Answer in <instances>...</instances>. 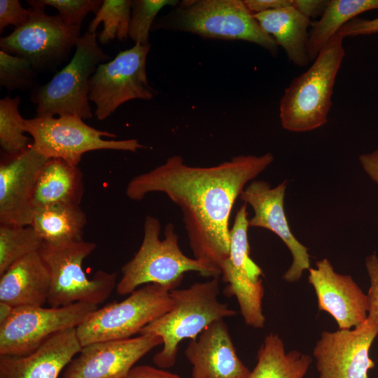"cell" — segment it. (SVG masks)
<instances>
[{
	"mask_svg": "<svg viewBox=\"0 0 378 378\" xmlns=\"http://www.w3.org/2000/svg\"><path fill=\"white\" fill-rule=\"evenodd\" d=\"M358 160L365 172L378 184V149L360 155Z\"/></svg>",
	"mask_w": 378,
	"mask_h": 378,
	"instance_id": "f35d334b",
	"label": "cell"
},
{
	"mask_svg": "<svg viewBox=\"0 0 378 378\" xmlns=\"http://www.w3.org/2000/svg\"><path fill=\"white\" fill-rule=\"evenodd\" d=\"M160 344V337L145 334L85 345L60 378H124L139 359Z\"/></svg>",
	"mask_w": 378,
	"mask_h": 378,
	"instance_id": "9a60e30c",
	"label": "cell"
},
{
	"mask_svg": "<svg viewBox=\"0 0 378 378\" xmlns=\"http://www.w3.org/2000/svg\"><path fill=\"white\" fill-rule=\"evenodd\" d=\"M19 96H6L0 99V146L8 155H15L25 150L29 139L24 133V119L19 111Z\"/></svg>",
	"mask_w": 378,
	"mask_h": 378,
	"instance_id": "f1b7e54d",
	"label": "cell"
},
{
	"mask_svg": "<svg viewBox=\"0 0 378 378\" xmlns=\"http://www.w3.org/2000/svg\"><path fill=\"white\" fill-rule=\"evenodd\" d=\"M150 47L135 43L98 65L89 80V100L95 105L94 115L99 120L106 119L130 100H149L157 94L146 76Z\"/></svg>",
	"mask_w": 378,
	"mask_h": 378,
	"instance_id": "8fae6325",
	"label": "cell"
},
{
	"mask_svg": "<svg viewBox=\"0 0 378 378\" xmlns=\"http://www.w3.org/2000/svg\"><path fill=\"white\" fill-rule=\"evenodd\" d=\"M0 276V302L13 308L47 302L50 276L39 252L18 260Z\"/></svg>",
	"mask_w": 378,
	"mask_h": 378,
	"instance_id": "ffe728a7",
	"label": "cell"
},
{
	"mask_svg": "<svg viewBox=\"0 0 378 378\" xmlns=\"http://www.w3.org/2000/svg\"><path fill=\"white\" fill-rule=\"evenodd\" d=\"M81 348L76 328L62 330L29 354L0 356V378H59Z\"/></svg>",
	"mask_w": 378,
	"mask_h": 378,
	"instance_id": "d6986e66",
	"label": "cell"
},
{
	"mask_svg": "<svg viewBox=\"0 0 378 378\" xmlns=\"http://www.w3.org/2000/svg\"><path fill=\"white\" fill-rule=\"evenodd\" d=\"M246 204L237 210L233 225L230 230L229 258L223 265L221 272L249 282L262 281L261 269L250 258L248 240V219Z\"/></svg>",
	"mask_w": 378,
	"mask_h": 378,
	"instance_id": "484cf974",
	"label": "cell"
},
{
	"mask_svg": "<svg viewBox=\"0 0 378 378\" xmlns=\"http://www.w3.org/2000/svg\"><path fill=\"white\" fill-rule=\"evenodd\" d=\"M378 323L370 318L351 329L323 331L313 355L318 378H368L374 366L370 357Z\"/></svg>",
	"mask_w": 378,
	"mask_h": 378,
	"instance_id": "4fadbf2b",
	"label": "cell"
},
{
	"mask_svg": "<svg viewBox=\"0 0 378 378\" xmlns=\"http://www.w3.org/2000/svg\"><path fill=\"white\" fill-rule=\"evenodd\" d=\"M174 302L170 290L157 284L136 289L125 300L97 308L76 328L81 346L130 338L169 312Z\"/></svg>",
	"mask_w": 378,
	"mask_h": 378,
	"instance_id": "ba28073f",
	"label": "cell"
},
{
	"mask_svg": "<svg viewBox=\"0 0 378 378\" xmlns=\"http://www.w3.org/2000/svg\"><path fill=\"white\" fill-rule=\"evenodd\" d=\"M329 1L293 0V6L309 18L322 15Z\"/></svg>",
	"mask_w": 378,
	"mask_h": 378,
	"instance_id": "8d00e7d4",
	"label": "cell"
},
{
	"mask_svg": "<svg viewBox=\"0 0 378 378\" xmlns=\"http://www.w3.org/2000/svg\"><path fill=\"white\" fill-rule=\"evenodd\" d=\"M97 308L81 302L59 307L13 308L0 323V356L29 354L57 332L76 328Z\"/></svg>",
	"mask_w": 378,
	"mask_h": 378,
	"instance_id": "7c38bea8",
	"label": "cell"
},
{
	"mask_svg": "<svg viewBox=\"0 0 378 378\" xmlns=\"http://www.w3.org/2000/svg\"><path fill=\"white\" fill-rule=\"evenodd\" d=\"M36 71L26 59L0 51V85L8 92L32 90L37 84Z\"/></svg>",
	"mask_w": 378,
	"mask_h": 378,
	"instance_id": "4dcf8cb0",
	"label": "cell"
},
{
	"mask_svg": "<svg viewBox=\"0 0 378 378\" xmlns=\"http://www.w3.org/2000/svg\"><path fill=\"white\" fill-rule=\"evenodd\" d=\"M43 240L31 225L0 226V275L23 257L39 252Z\"/></svg>",
	"mask_w": 378,
	"mask_h": 378,
	"instance_id": "4316f807",
	"label": "cell"
},
{
	"mask_svg": "<svg viewBox=\"0 0 378 378\" xmlns=\"http://www.w3.org/2000/svg\"><path fill=\"white\" fill-rule=\"evenodd\" d=\"M262 29L285 50L295 65L309 62L307 53L308 28L311 19L293 6L254 14Z\"/></svg>",
	"mask_w": 378,
	"mask_h": 378,
	"instance_id": "44dd1931",
	"label": "cell"
},
{
	"mask_svg": "<svg viewBox=\"0 0 378 378\" xmlns=\"http://www.w3.org/2000/svg\"><path fill=\"white\" fill-rule=\"evenodd\" d=\"M96 247L95 243L84 240L43 244L39 253L50 276L47 301L50 307L80 302L98 305L108 299L116 286L117 274L99 270L88 278L83 269L84 260Z\"/></svg>",
	"mask_w": 378,
	"mask_h": 378,
	"instance_id": "52a82bcc",
	"label": "cell"
},
{
	"mask_svg": "<svg viewBox=\"0 0 378 378\" xmlns=\"http://www.w3.org/2000/svg\"><path fill=\"white\" fill-rule=\"evenodd\" d=\"M0 323L4 322L10 315L13 307L7 304L0 302Z\"/></svg>",
	"mask_w": 378,
	"mask_h": 378,
	"instance_id": "ab89813d",
	"label": "cell"
},
{
	"mask_svg": "<svg viewBox=\"0 0 378 378\" xmlns=\"http://www.w3.org/2000/svg\"><path fill=\"white\" fill-rule=\"evenodd\" d=\"M370 286L368 296V318L378 323V257L375 253L365 259Z\"/></svg>",
	"mask_w": 378,
	"mask_h": 378,
	"instance_id": "836d02e7",
	"label": "cell"
},
{
	"mask_svg": "<svg viewBox=\"0 0 378 378\" xmlns=\"http://www.w3.org/2000/svg\"><path fill=\"white\" fill-rule=\"evenodd\" d=\"M48 158L31 145L15 155H8L0 165V223L30 225L34 214L32 205L36 181Z\"/></svg>",
	"mask_w": 378,
	"mask_h": 378,
	"instance_id": "2e32d148",
	"label": "cell"
},
{
	"mask_svg": "<svg viewBox=\"0 0 378 378\" xmlns=\"http://www.w3.org/2000/svg\"><path fill=\"white\" fill-rule=\"evenodd\" d=\"M178 3L179 1L176 0L132 1L129 37L135 43L143 46L150 44L149 33L158 13L164 6L174 7Z\"/></svg>",
	"mask_w": 378,
	"mask_h": 378,
	"instance_id": "f546056e",
	"label": "cell"
},
{
	"mask_svg": "<svg viewBox=\"0 0 378 378\" xmlns=\"http://www.w3.org/2000/svg\"><path fill=\"white\" fill-rule=\"evenodd\" d=\"M219 278L197 282L183 289L170 290L172 308L139 332L160 337L162 349L153 358L160 368L173 366L178 345L185 339L195 340L210 324L236 314L218 299Z\"/></svg>",
	"mask_w": 378,
	"mask_h": 378,
	"instance_id": "7a4b0ae2",
	"label": "cell"
},
{
	"mask_svg": "<svg viewBox=\"0 0 378 378\" xmlns=\"http://www.w3.org/2000/svg\"><path fill=\"white\" fill-rule=\"evenodd\" d=\"M274 160L270 153L239 155L218 165H188L181 155L169 157L128 183L125 194L140 201L162 192L179 207L195 259L221 276L229 258V220L234 204L248 183Z\"/></svg>",
	"mask_w": 378,
	"mask_h": 378,
	"instance_id": "6da1fadb",
	"label": "cell"
},
{
	"mask_svg": "<svg viewBox=\"0 0 378 378\" xmlns=\"http://www.w3.org/2000/svg\"><path fill=\"white\" fill-rule=\"evenodd\" d=\"M287 187L285 180L272 188L262 180H253L245 187L239 198L249 204L254 212L248 220L249 227H261L276 234L286 245L293 257L290 267L283 275L287 282L298 281L304 270L310 268L308 248L293 234L284 211Z\"/></svg>",
	"mask_w": 378,
	"mask_h": 378,
	"instance_id": "5bb4252c",
	"label": "cell"
},
{
	"mask_svg": "<svg viewBox=\"0 0 378 378\" xmlns=\"http://www.w3.org/2000/svg\"><path fill=\"white\" fill-rule=\"evenodd\" d=\"M186 31L204 38L253 43L276 55L278 45L241 0H184L158 18L151 30Z\"/></svg>",
	"mask_w": 378,
	"mask_h": 378,
	"instance_id": "3957f363",
	"label": "cell"
},
{
	"mask_svg": "<svg viewBox=\"0 0 378 378\" xmlns=\"http://www.w3.org/2000/svg\"><path fill=\"white\" fill-rule=\"evenodd\" d=\"M132 1L104 0L94 18L90 22L87 31L96 33L101 22L103 29L97 36L101 44H107L114 38L124 41L129 37Z\"/></svg>",
	"mask_w": 378,
	"mask_h": 378,
	"instance_id": "83f0119b",
	"label": "cell"
},
{
	"mask_svg": "<svg viewBox=\"0 0 378 378\" xmlns=\"http://www.w3.org/2000/svg\"><path fill=\"white\" fill-rule=\"evenodd\" d=\"M161 224L154 216H147L144 223L141 246L122 268V276L116 284V292L130 294L141 285L157 284L169 290L176 289L184 274L194 271L211 278H219L195 258L186 255L180 248L174 225L169 223L164 229V238H160Z\"/></svg>",
	"mask_w": 378,
	"mask_h": 378,
	"instance_id": "277c9868",
	"label": "cell"
},
{
	"mask_svg": "<svg viewBox=\"0 0 378 378\" xmlns=\"http://www.w3.org/2000/svg\"><path fill=\"white\" fill-rule=\"evenodd\" d=\"M30 17L29 9L23 8L18 0L0 1V33L9 25L16 28L21 27Z\"/></svg>",
	"mask_w": 378,
	"mask_h": 378,
	"instance_id": "d6a6232c",
	"label": "cell"
},
{
	"mask_svg": "<svg viewBox=\"0 0 378 378\" xmlns=\"http://www.w3.org/2000/svg\"><path fill=\"white\" fill-rule=\"evenodd\" d=\"M378 10V0H332L309 34L307 53L314 60L328 41L350 20L362 13Z\"/></svg>",
	"mask_w": 378,
	"mask_h": 378,
	"instance_id": "d4e9b609",
	"label": "cell"
},
{
	"mask_svg": "<svg viewBox=\"0 0 378 378\" xmlns=\"http://www.w3.org/2000/svg\"><path fill=\"white\" fill-rule=\"evenodd\" d=\"M29 6V20L1 37V50L26 59L36 72L52 71L69 57L81 36V27L66 24L59 15L46 14L45 6Z\"/></svg>",
	"mask_w": 378,
	"mask_h": 378,
	"instance_id": "30bf717a",
	"label": "cell"
},
{
	"mask_svg": "<svg viewBox=\"0 0 378 378\" xmlns=\"http://www.w3.org/2000/svg\"><path fill=\"white\" fill-rule=\"evenodd\" d=\"M343 38L335 34L307 71L294 78L279 102L284 129L305 132L325 125L337 75L344 56Z\"/></svg>",
	"mask_w": 378,
	"mask_h": 378,
	"instance_id": "5b68a950",
	"label": "cell"
},
{
	"mask_svg": "<svg viewBox=\"0 0 378 378\" xmlns=\"http://www.w3.org/2000/svg\"><path fill=\"white\" fill-rule=\"evenodd\" d=\"M32 147L48 159L59 158L78 166L84 153L97 150L136 152L145 146L136 139L106 140L116 135L95 129L76 115L24 119Z\"/></svg>",
	"mask_w": 378,
	"mask_h": 378,
	"instance_id": "9c48e42d",
	"label": "cell"
},
{
	"mask_svg": "<svg viewBox=\"0 0 378 378\" xmlns=\"http://www.w3.org/2000/svg\"><path fill=\"white\" fill-rule=\"evenodd\" d=\"M30 4L50 6L56 8L62 20L67 24L81 27V23L90 12L95 14L102 4V0H27Z\"/></svg>",
	"mask_w": 378,
	"mask_h": 378,
	"instance_id": "1f68e13d",
	"label": "cell"
},
{
	"mask_svg": "<svg viewBox=\"0 0 378 378\" xmlns=\"http://www.w3.org/2000/svg\"><path fill=\"white\" fill-rule=\"evenodd\" d=\"M308 281L314 288L320 311L330 314L339 329H351L368 318V296L349 275L338 274L327 258L309 268Z\"/></svg>",
	"mask_w": 378,
	"mask_h": 378,
	"instance_id": "e0dca14e",
	"label": "cell"
},
{
	"mask_svg": "<svg viewBox=\"0 0 378 378\" xmlns=\"http://www.w3.org/2000/svg\"><path fill=\"white\" fill-rule=\"evenodd\" d=\"M124 378H181L162 369L155 368L150 365H139L133 367Z\"/></svg>",
	"mask_w": 378,
	"mask_h": 378,
	"instance_id": "d590c367",
	"label": "cell"
},
{
	"mask_svg": "<svg viewBox=\"0 0 378 378\" xmlns=\"http://www.w3.org/2000/svg\"><path fill=\"white\" fill-rule=\"evenodd\" d=\"M253 14L293 6V0H244Z\"/></svg>",
	"mask_w": 378,
	"mask_h": 378,
	"instance_id": "74e56055",
	"label": "cell"
},
{
	"mask_svg": "<svg viewBox=\"0 0 378 378\" xmlns=\"http://www.w3.org/2000/svg\"><path fill=\"white\" fill-rule=\"evenodd\" d=\"M376 33H378V18L374 19L355 18L344 25L337 34L344 38Z\"/></svg>",
	"mask_w": 378,
	"mask_h": 378,
	"instance_id": "e575fe53",
	"label": "cell"
},
{
	"mask_svg": "<svg viewBox=\"0 0 378 378\" xmlns=\"http://www.w3.org/2000/svg\"><path fill=\"white\" fill-rule=\"evenodd\" d=\"M83 192V174L78 166L59 158L48 159L36 181L34 210L57 203L80 205Z\"/></svg>",
	"mask_w": 378,
	"mask_h": 378,
	"instance_id": "7402d4cb",
	"label": "cell"
},
{
	"mask_svg": "<svg viewBox=\"0 0 378 378\" xmlns=\"http://www.w3.org/2000/svg\"><path fill=\"white\" fill-rule=\"evenodd\" d=\"M185 354L192 378H247L251 372L238 357L224 320L212 323L191 340Z\"/></svg>",
	"mask_w": 378,
	"mask_h": 378,
	"instance_id": "ac0fdd59",
	"label": "cell"
},
{
	"mask_svg": "<svg viewBox=\"0 0 378 378\" xmlns=\"http://www.w3.org/2000/svg\"><path fill=\"white\" fill-rule=\"evenodd\" d=\"M312 363L309 355L286 352L281 339L270 333L257 354V363L247 378H304Z\"/></svg>",
	"mask_w": 378,
	"mask_h": 378,
	"instance_id": "cb8c5ba5",
	"label": "cell"
},
{
	"mask_svg": "<svg viewBox=\"0 0 378 378\" xmlns=\"http://www.w3.org/2000/svg\"><path fill=\"white\" fill-rule=\"evenodd\" d=\"M87 217L79 205L57 203L34 211L31 226L48 244L83 240Z\"/></svg>",
	"mask_w": 378,
	"mask_h": 378,
	"instance_id": "603a6c76",
	"label": "cell"
},
{
	"mask_svg": "<svg viewBox=\"0 0 378 378\" xmlns=\"http://www.w3.org/2000/svg\"><path fill=\"white\" fill-rule=\"evenodd\" d=\"M75 47L73 57L64 68L47 83L31 90L35 117L59 115L88 119L93 116L89 104V80L98 65L111 57L99 46L96 33L86 31Z\"/></svg>",
	"mask_w": 378,
	"mask_h": 378,
	"instance_id": "8992f818",
	"label": "cell"
}]
</instances>
